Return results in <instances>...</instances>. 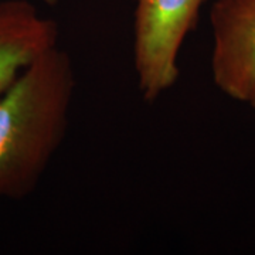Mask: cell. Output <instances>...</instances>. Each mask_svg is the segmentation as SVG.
<instances>
[{
    "mask_svg": "<svg viewBox=\"0 0 255 255\" xmlns=\"http://www.w3.org/2000/svg\"><path fill=\"white\" fill-rule=\"evenodd\" d=\"M74 88L71 57L57 46L0 95V199L36 189L65 137Z\"/></svg>",
    "mask_w": 255,
    "mask_h": 255,
    "instance_id": "obj_1",
    "label": "cell"
},
{
    "mask_svg": "<svg viewBox=\"0 0 255 255\" xmlns=\"http://www.w3.org/2000/svg\"><path fill=\"white\" fill-rule=\"evenodd\" d=\"M206 0H133V68L146 102L179 80V55Z\"/></svg>",
    "mask_w": 255,
    "mask_h": 255,
    "instance_id": "obj_2",
    "label": "cell"
},
{
    "mask_svg": "<svg viewBox=\"0 0 255 255\" xmlns=\"http://www.w3.org/2000/svg\"><path fill=\"white\" fill-rule=\"evenodd\" d=\"M210 28L213 82L228 98L250 105L255 97V0H217Z\"/></svg>",
    "mask_w": 255,
    "mask_h": 255,
    "instance_id": "obj_3",
    "label": "cell"
},
{
    "mask_svg": "<svg viewBox=\"0 0 255 255\" xmlns=\"http://www.w3.org/2000/svg\"><path fill=\"white\" fill-rule=\"evenodd\" d=\"M58 24L27 0L0 1V95L46 51L58 46Z\"/></svg>",
    "mask_w": 255,
    "mask_h": 255,
    "instance_id": "obj_4",
    "label": "cell"
},
{
    "mask_svg": "<svg viewBox=\"0 0 255 255\" xmlns=\"http://www.w3.org/2000/svg\"><path fill=\"white\" fill-rule=\"evenodd\" d=\"M41 1H44V3H47V4H55L58 0H41Z\"/></svg>",
    "mask_w": 255,
    "mask_h": 255,
    "instance_id": "obj_5",
    "label": "cell"
},
{
    "mask_svg": "<svg viewBox=\"0 0 255 255\" xmlns=\"http://www.w3.org/2000/svg\"><path fill=\"white\" fill-rule=\"evenodd\" d=\"M248 107H250V108H253V110L255 111V97H254V100L251 101V104H250Z\"/></svg>",
    "mask_w": 255,
    "mask_h": 255,
    "instance_id": "obj_6",
    "label": "cell"
}]
</instances>
